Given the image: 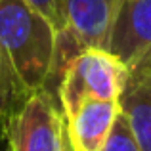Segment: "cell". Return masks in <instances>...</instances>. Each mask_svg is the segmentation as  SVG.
<instances>
[{
	"instance_id": "1",
	"label": "cell",
	"mask_w": 151,
	"mask_h": 151,
	"mask_svg": "<svg viewBox=\"0 0 151 151\" xmlns=\"http://www.w3.org/2000/svg\"><path fill=\"white\" fill-rule=\"evenodd\" d=\"M55 33L27 0H0V46L27 94L42 90L48 81Z\"/></svg>"
},
{
	"instance_id": "2",
	"label": "cell",
	"mask_w": 151,
	"mask_h": 151,
	"mask_svg": "<svg viewBox=\"0 0 151 151\" xmlns=\"http://www.w3.org/2000/svg\"><path fill=\"white\" fill-rule=\"evenodd\" d=\"M128 67L105 48L81 50L65 69L58 86L63 117H69L86 100L119 101Z\"/></svg>"
},
{
	"instance_id": "3",
	"label": "cell",
	"mask_w": 151,
	"mask_h": 151,
	"mask_svg": "<svg viewBox=\"0 0 151 151\" xmlns=\"http://www.w3.org/2000/svg\"><path fill=\"white\" fill-rule=\"evenodd\" d=\"M6 138L12 151H67L69 138L58 98L46 90L29 94L12 117Z\"/></svg>"
},
{
	"instance_id": "4",
	"label": "cell",
	"mask_w": 151,
	"mask_h": 151,
	"mask_svg": "<svg viewBox=\"0 0 151 151\" xmlns=\"http://www.w3.org/2000/svg\"><path fill=\"white\" fill-rule=\"evenodd\" d=\"M107 50L126 67L151 55V0H119Z\"/></svg>"
},
{
	"instance_id": "5",
	"label": "cell",
	"mask_w": 151,
	"mask_h": 151,
	"mask_svg": "<svg viewBox=\"0 0 151 151\" xmlns=\"http://www.w3.org/2000/svg\"><path fill=\"white\" fill-rule=\"evenodd\" d=\"M119 0H63L65 27L82 48L109 46Z\"/></svg>"
},
{
	"instance_id": "6",
	"label": "cell",
	"mask_w": 151,
	"mask_h": 151,
	"mask_svg": "<svg viewBox=\"0 0 151 151\" xmlns=\"http://www.w3.org/2000/svg\"><path fill=\"white\" fill-rule=\"evenodd\" d=\"M119 107L140 151H151V55L128 69Z\"/></svg>"
},
{
	"instance_id": "7",
	"label": "cell",
	"mask_w": 151,
	"mask_h": 151,
	"mask_svg": "<svg viewBox=\"0 0 151 151\" xmlns=\"http://www.w3.org/2000/svg\"><path fill=\"white\" fill-rule=\"evenodd\" d=\"M119 113H121L119 101H82L65 119L71 151H101Z\"/></svg>"
},
{
	"instance_id": "8",
	"label": "cell",
	"mask_w": 151,
	"mask_h": 151,
	"mask_svg": "<svg viewBox=\"0 0 151 151\" xmlns=\"http://www.w3.org/2000/svg\"><path fill=\"white\" fill-rule=\"evenodd\" d=\"M27 96L29 94L23 90L21 82L17 81L14 73L10 59L6 58L2 46H0V142L6 138L8 124Z\"/></svg>"
},
{
	"instance_id": "9",
	"label": "cell",
	"mask_w": 151,
	"mask_h": 151,
	"mask_svg": "<svg viewBox=\"0 0 151 151\" xmlns=\"http://www.w3.org/2000/svg\"><path fill=\"white\" fill-rule=\"evenodd\" d=\"M101 151H140L132 132L128 128V122L122 117V113H119L117 121H115L113 128H111V134Z\"/></svg>"
},
{
	"instance_id": "10",
	"label": "cell",
	"mask_w": 151,
	"mask_h": 151,
	"mask_svg": "<svg viewBox=\"0 0 151 151\" xmlns=\"http://www.w3.org/2000/svg\"><path fill=\"white\" fill-rule=\"evenodd\" d=\"M38 14H42L54 25L55 31H61L65 27L63 19V0H27Z\"/></svg>"
},
{
	"instance_id": "11",
	"label": "cell",
	"mask_w": 151,
	"mask_h": 151,
	"mask_svg": "<svg viewBox=\"0 0 151 151\" xmlns=\"http://www.w3.org/2000/svg\"><path fill=\"white\" fill-rule=\"evenodd\" d=\"M0 151H12V145H10V142H8V138H4V140L0 142Z\"/></svg>"
}]
</instances>
